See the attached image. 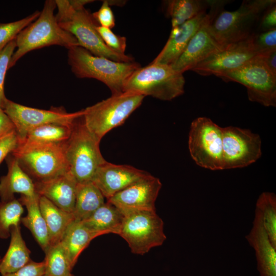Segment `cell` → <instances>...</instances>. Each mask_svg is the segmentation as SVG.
Masks as SVG:
<instances>
[{
    "label": "cell",
    "instance_id": "obj_33",
    "mask_svg": "<svg viewBox=\"0 0 276 276\" xmlns=\"http://www.w3.org/2000/svg\"><path fill=\"white\" fill-rule=\"evenodd\" d=\"M40 12L36 11L27 17L20 20L8 22H0V52L24 28L35 20Z\"/></svg>",
    "mask_w": 276,
    "mask_h": 276
},
{
    "label": "cell",
    "instance_id": "obj_37",
    "mask_svg": "<svg viewBox=\"0 0 276 276\" xmlns=\"http://www.w3.org/2000/svg\"><path fill=\"white\" fill-rule=\"evenodd\" d=\"M93 17L100 24V26L111 29L115 26L113 13L107 1H103L100 9L92 14Z\"/></svg>",
    "mask_w": 276,
    "mask_h": 276
},
{
    "label": "cell",
    "instance_id": "obj_28",
    "mask_svg": "<svg viewBox=\"0 0 276 276\" xmlns=\"http://www.w3.org/2000/svg\"><path fill=\"white\" fill-rule=\"evenodd\" d=\"M75 123L71 125L50 123L38 126L28 132L18 147L65 142L70 138Z\"/></svg>",
    "mask_w": 276,
    "mask_h": 276
},
{
    "label": "cell",
    "instance_id": "obj_45",
    "mask_svg": "<svg viewBox=\"0 0 276 276\" xmlns=\"http://www.w3.org/2000/svg\"><path fill=\"white\" fill-rule=\"evenodd\" d=\"M1 258H0V262H1Z\"/></svg>",
    "mask_w": 276,
    "mask_h": 276
},
{
    "label": "cell",
    "instance_id": "obj_16",
    "mask_svg": "<svg viewBox=\"0 0 276 276\" xmlns=\"http://www.w3.org/2000/svg\"><path fill=\"white\" fill-rule=\"evenodd\" d=\"M162 186L158 178L149 174L117 193L107 201L122 213L134 210L155 211V203Z\"/></svg>",
    "mask_w": 276,
    "mask_h": 276
},
{
    "label": "cell",
    "instance_id": "obj_7",
    "mask_svg": "<svg viewBox=\"0 0 276 276\" xmlns=\"http://www.w3.org/2000/svg\"><path fill=\"white\" fill-rule=\"evenodd\" d=\"M144 96L131 92L110 97L82 109V121L99 140L122 125L142 104Z\"/></svg>",
    "mask_w": 276,
    "mask_h": 276
},
{
    "label": "cell",
    "instance_id": "obj_39",
    "mask_svg": "<svg viewBox=\"0 0 276 276\" xmlns=\"http://www.w3.org/2000/svg\"><path fill=\"white\" fill-rule=\"evenodd\" d=\"M274 29H276V3L263 13L255 32H266Z\"/></svg>",
    "mask_w": 276,
    "mask_h": 276
},
{
    "label": "cell",
    "instance_id": "obj_3",
    "mask_svg": "<svg viewBox=\"0 0 276 276\" xmlns=\"http://www.w3.org/2000/svg\"><path fill=\"white\" fill-rule=\"evenodd\" d=\"M275 0H245L236 10H221L209 24L210 32L221 45L245 40L255 32L264 11Z\"/></svg>",
    "mask_w": 276,
    "mask_h": 276
},
{
    "label": "cell",
    "instance_id": "obj_38",
    "mask_svg": "<svg viewBox=\"0 0 276 276\" xmlns=\"http://www.w3.org/2000/svg\"><path fill=\"white\" fill-rule=\"evenodd\" d=\"M45 264L44 261L37 262L31 259L17 271L2 274V276H44Z\"/></svg>",
    "mask_w": 276,
    "mask_h": 276
},
{
    "label": "cell",
    "instance_id": "obj_44",
    "mask_svg": "<svg viewBox=\"0 0 276 276\" xmlns=\"http://www.w3.org/2000/svg\"><path fill=\"white\" fill-rule=\"evenodd\" d=\"M107 2L109 6L115 5L117 6H122L126 3L125 1L110 0L107 1Z\"/></svg>",
    "mask_w": 276,
    "mask_h": 276
},
{
    "label": "cell",
    "instance_id": "obj_10",
    "mask_svg": "<svg viewBox=\"0 0 276 276\" xmlns=\"http://www.w3.org/2000/svg\"><path fill=\"white\" fill-rule=\"evenodd\" d=\"M225 82H236L245 86L248 99L266 107L276 105V76L259 55L238 68L217 75Z\"/></svg>",
    "mask_w": 276,
    "mask_h": 276
},
{
    "label": "cell",
    "instance_id": "obj_18",
    "mask_svg": "<svg viewBox=\"0 0 276 276\" xmlns=\"http://www.w3.org/2000/svg\"><path fill=\"white\" fill-rule=\"evenodd\" d=\"M220 10H218L198 30L181 55L175 62L170 65L174 70L182 74L187 71L192 70L211 55L221 50L225 47L220 45L215 40L209 28L210 21Z\"/></svg>",
    "mask_w": 276,
    "mask_h": 276
},
{
    "label": "cell",
    "instance_id": "obj_34",
    "mask_svg": "<svg viewBox=\"0 0 276 276\" xmlns=\"http://www.w3.org/2000/svg\"><path fill=\"white\" fill-rule=\"evenodd\" d=\"M250 39L254 50L259 55L276 50V29L255 32Z\"/></svg>",
    "mask_w": 276,
    "mask_h": 276
},
{
    "label": "cell",
    "instance_id": "obj_41",
    "mask_svg": "<svg viewBox=\"0 0 276 276\" xmlns=\"http://www.w3.org/2000/svg\"><path fill=\"white\" fill-rule=\"evenodd\" d=\"M14 131L15 128L13 123L0 107V139Z\"/></svg>",
    "mask_w": 276,
    "mask_h": 276
},
{
    "label": "cell",
    "instance_id": "obj_8",
    "mask_svg": "<svg viewBox=\"0 0 276 276\" xmlns=\"http://www.w3.org/2000/svg\"><path fill=\"white\" fill-rule=\"evenodd\" d=\"M65 142L17 147L11 154L34 182L44 181L68 172Z\"/></svg>",
    "mask_w": 276,
    "mask_h": 276
},
{
    "label": "cell",
    "instance_id": "obj_25",
    "mask_svg": "<svg viewBox=\"0 0 276 276\" xmlns=\"http://www.w3.org/2000/svg\"><path fill=\"white\" fill-rule=\"evenodd\" d=\"M10 237L8 250L0 262L2 275L17 271L31 260V251L22 238L20 225L11 227Z\"/></svg>",
    "mask_w": 276,
    "mask_h": 276
},
{
    "label": "cell",
    "instance_id": "obj_42",
    "mask_svg": "<svg viewBox=\"0 0 276 276\" xmlns=\"http://www.w3.org/2000/svg\"><path fill=\"white\" fill-rule=\"evenodd\" d=\"M271 72L276 76V50L259 55Z\"/></svg>",
    "mask_w": 276,
    "mask_h": 276
},
{
    "label": "cell",
    "instance_id": "obj_27",
    "mask_svg": "<svg viewBox=\"0 0 276 276\" xmlns=\"http://www.w3.org/2000/svg\"><path fill=\"white\" fill-rule=\"evenodd\" d=\"M105 197L93 182L77 183L74 209L75 220L83 221L87 219L105 203Z\"/></svg>",
    "mask_w": 276,
    "mask_h": 276
},
{
    "label": "cell",
    "instance_id": "obj_2",
    "mask_svg": "<svg viewBox=\"0 0 276 276\" xmlns=\"http://www.w3.org/2000/svg\"><path fill=\"white\" fill-rule=\"evenodd\" d=\"M55 1L47 0L38 18L17 35L16 48L11 58L8 70L26 54L34 50L58 45L67 49L79 45L76 38L59 25L54 14Z\"/></svg>",
    "mask_w": 276,
    "mask_h": 276
},
{
    "label": "cell",
    "instance_id": "obj_22",
    "mask_svg": "<svg viewBox=\"0 0 276 276\" xmlns=\"http://www.w3.org/2000/svg\"><path fill=\"white\" fill-rule=\"evenodd\" d=\"M39 203L48 227L50 246L60 242L67 227L75 220L73 213L62 210L43 196H39Z\"/></svg>",
    "mask_w": 276,
    "mask_h": 276
},
{
    "label": "cell",
    "instance_id": "obj_15",
    "mask_svg": "<svg viewBox=\"0 0 276 276\" xmlns=\"http://www.w3.org/2000/svg\"><path fill=\"white\" fill-rule=\"evenodd\" d=\"M259 55L252 47L250 37L243 41L226 45L198 63L191 71L207 76L235 70Z\"/></svg>",
    "mask_w": 276,
    "mask_h": 276
},
{
    "label": "cell",
    "instance_id": "obj_24",
    "mask_svg": "<svg viewBox=\"0 0 276 276\" xmlns=\"http://www.w3.org/2000/svg\"><path fill=\"white\" fill-rule=\"evenodd\" d=\"M124 215L115 205L107 201L87 219L81 221L89 229L101 235L112 233L119 235Z\"/></svg>",
    "mask_w": 276,
    "mask_h": 276
},
{
    "label": "cell",
    "instance_id": "obj_23",
    "mask_svg": "<svg viewBox=\"0 0 276 276\" xmlns=\"http://www.w3.org/2000/svg\"><path fill=\"white\" fill-rule=\"evenodd\" d=\"M18 200L26 206L28 212L27 215L21 218L20 222L30 231L45 252L50 246V239L48 227L39 206V196L28 197L21 195Z\"/></svg>",
    "mask_w": 276,
    "mask_h": 276
},
{
    "label": "cell",
    "instance_id": "obj_14",
    "mask_svg": "<svg viewBox=\"0 0 276 276\" xmlns=\"http://www.w3.org/2000/svg\"><path fill=\"white\" fill-rule=\"evenodd\" d=\"M224 5L223 1H212L208 13L204 11L182 24L172 28L166 44L152 62L172 64L181 55L198 30Z\"/></svg>",
    "mask_w": 276,
    "mask_h": 276
},
{
    "label": "cell",
    "instance_id": "obj_5",
    "mask_svg": "<svg viewBox=\"0 0 276 276\" xmlns=\"http://www.w3.org/2000/svg\"><path fill=\"white\" fill-rule=\"evenodd\" d=\"M100 143L87 129L82 117L78 119L64 143L68 172L77 183L92 182L98 168L106 161L100 151Z\"/></svg>",
    "mask_w": 276,
    "mask_h": 276
},
{
    "label": "cell",
    "instance_id": "obj_12",
    "mask_svg": "<svg viewBox=\"0 0 276 276\" xmlns=\"http://www.w3.org/2000/svg\"><path fill=\"white\" fill-rule=\"evenodd\" d=\"M13 123L19 144L30 130L50 123L73 125L82 116V110L70 113L60 107L49 110L26 106L7 99L3 108Z\"/></svg>",
    "mask_w": 276,
    "mask_h": 276
},
{
    "label": "cell",
    "instance_id": "obj_21",
    "mask_svg": "<svg viewBox=\"0 0 276 276\" xmlns=\"http://www.w3.org/2000/svg\"><path fill=\"white\" fill-rule=\"evenodd\" d=\"M6 160L8 173L0 178L1 201L15 199V193L28 197L36 196L33 181L22 169L16 158L11 153L7 156Z\"/></svg>",
    "mask_w": 276,
    "mask_h": 276
},
{
    "label": "cell",
    "instance_id": "obj_31",
    "mask_svg": "<svg viewBox=\"0 0 276 276\" xmlns=\"http://www.w3.org/2000/svg\"><path fill=\"white\" fill-rule=\"evenodd\" d=\"M261 216L263 225L273 245L276 248V196L272 192H263L259 197L256 208Z\"/></svg>",
    "mask_w": 276,
    "mask_h": 276
},
{
    "label": "cell",
    "instance_id": "obj_30",
    "mask_svg": "<svg viewBox=\"0 0 276 276\" xmlns=\"http://www.w3.org/2000/svg\"><path fill=\"white\" fill-rule=\"evenodd\" d=\"M44 276H72L73 266L61 242L51 245L44 252Z\"/></svg>",
    "mask_w": 276,
    "mask_h": 276
},
{
    "label": "cell",
    "instance_id": "obj_17",
    "mask_svg": "<svg viewBox=\"0 0 276 276\" xmlns=\"http://www.w3.org/2000/svg\"><path fill=\"white\" fill-rule=\"evenodd\" d=\"M149 174L131 166L116 165L106 161L97 170L92 182L108 200Z\"/></svg>",
    "mask_w": 276,
    "mask_h": 276
},
{
    "label": "cell",
    "instance_id": "obj_4",
    "mask_svg": "<svg viewBox=\"0 0 276 276\" xmlns=\"http://www.w3.org/2000/svg\"><path fill=\"white\" fill-rule=\"evenodd\" d=\"M55 2L58 9L55 16L59 25L76 38L79 46L93 55L113 61H134L131 56L118 53L105 44L96 30L92 14L85 8L75 10L67 0H56Z\"/></svg>",
    "mask_w": 276,
    "mask_h": 276
},
{
    "label": "cell",
    "instance_id": "obj_36",
    "mask_svg": "<svg viewBox=\"0 0 276 276\" xmlns=\"http://www.w3.org/2000/svg\"><path fill=\"white\" fill-rule=\"evenodd\" d=\"M99 33L105 44L112 51L121 54H125L126 38L114 34L110 29L100 26H96Z\"/></svg>",
    "mask_w": 276,
    "mask_h": 276
},
{
    "label": "cell",
    "instance_id": "obj_29",
    "mask_svg": "<svg viewBox=\"0 0 276 276\" xmlns=\"http://www.w3.org/2000/svg\"><path fill=\"white\" fill-rule=\"evenodd\" d=\"M164 3L166 14L171 18L174 28L206 11L212 1L169 0Z\"/></svg>",
    "mask_w": 276,
    "mask_h": 276
},
{
    "label": "cell",
    "instance_id": "obj_13",
    "mask_svg": "<svg viewBox=\"0 0 276 276\" xmlns=\"http://www.w3.org/2000/svg\"><path fill=\"white\" fill-rule=\"evenodd\" d=\"M262 155L260 136L237 127L222 128V170L247 167Z\"/></svg>",
    "mask_w": 276,
    "mask_h": 276
},
{
    "label": "cell",
    "instance_id": "obj_46",
    "mask_svg": "<svg viewBox=\"0 0 276 276\" xmlns=\"http://www.w3.org/2000/svg\"><path fill=\"white\" fill-rule=\"evenodd\" d=\"M72 276H74L73 275Z\"/></svg>",
    "mask_w": 276,
    "mask_h": 276
},
{
    "label": "cell",
    "instance_id": "obj_32",
    "mask_svg": "<svg viewBox=\"0 0 276 276\" xmlns=\"http://www.w3.org/2000/svg\"><path fill=\"white\" fill-rule=\"evenodd\" d=\"M23 212L22 205L18 199L0 201V238L7 239L10 236L11 227L19 225Z\"/></svg>",
    "mask_w": 276,
    "mask_h": 276
},
{
    "label": "cell",
    "instance_id": "obj_9",
    "mask_svg": "<svg viewBox=\"0 0 276 276\" xmlns=\"http://www.w3.org/2000/svg\"><path fill=\"white\" fill-rule=\"evenodd\" d=\"M123 214L119 235L127 242L133 254L143 255L166 240L164 222L155 211H129Z\"/></svg>",
    "mask_w": 276,
    "mask_h": 276
},
{
    "label": "cell",
    "instance_id": "obj_20",
    "mask_svg": "<svg viewBox=\"0 0 276 276\" xmlns=\"http://www.w3.org/2000/svg\"><path fill=\"white\" fill-rule=\"evenodd\" d=\"M246 239L255 251L261 276H276V248L271 244L257 209L252 227Z\"/></svg>",
    "mask_w": 276,
    "mask_h": 276
},
{
    "label": "cell",
    "instance_id": "obj_26",
    "mask_svg": "<svg viewBox=\"0 0 276 276\" xmlns=\"http://www.w3.org/2000/svg\"><path fill=\"white\" fill-rule=\"evenodd\" d=\"M101 236L86 227L81 221L74 220L67 227L61 241L73 267L82 251L95 238Z\"/></svg>",
    "mask_w": 276,
    "mask_h": 276
},
{
    "label": "cell",
    "instance_id": "obj_43",
    "mask_svg": "<svg viewBox=\"0 0 276 276\" xmlns=\"http://www.w3.org/2000/svg\"><path fill=\"white\" fill-rule=\"evenodd\" d=\"M71 5L75 10H79L84 8V6L89 3L94 2L91 0H72L69 1Z\"/></svg>",
    "mask_w": 276,
    "mask_h": 276
},
{
    "label": "cell",
    "instance_id": "obj_1",
    "mask_svg": "<svg viewBox=\"0 0 276 276\" xmlns=\"http://www.w3.org/2000/svg\"><path fill=\"white\" fill-rule=\"evenodd\" d=\"M67 61L76 77L102 82L110 90L112 95L124 93L127 80L141 67L134 61L117 62L96 56L79 45L68 49Z\"/></svg>",
    "mask_w": 276,
    "mask_h": 276
},
{
    "label": "cell",
    "instance_id": "obj_6",
    "mask_svg": "<svg viewBox=\"0 0 276 276\" xmlns=\"http://www.w3.org/2000/svg\"><path fill=\"white\" fill-rule=\"evenodd\" d=\"M183 74L174 70L170 65L151 62L140 67L126 81L124 92L150 96L171 101L184 93Z\"/></svg>",
    "mask_w": 276,
    "mask_h": 276
},
{
    "label": "cell",
    "instance_id": "obj_40",
    "mask_svg": "<svg viewBox=\"0 0 276 276\" xmlns=\"http://www.w3.org/2000/svg\"><path fill=\"white\" fill-rule=\"evenodd\" d=\"M18 145L19 140L16 131L0 139V164Z\"/></svg>",
    "mask_w": 276,
    "mask_h": 276
},
{
    "label": "cell",
    "instance_id": "obj_35",
    "mask_svg": "<svg viewBox=\"0 0 276 276\" xmlns=\"http://www.w3.org/2000/svg\"><path fill=\"white\" fill-rule=\"evenodd\" d=\"M16 48V40L14 39L0 52V107L3 109L8 99L6 97L4 92L6 74L8 70L11 58Z\"/></svg>",
    "mask_w": 276,
    "mask_h": 276
},
{
    "label": "cell",
    "instance_id": "obj_19",
    "mask_svg": "<svg viewBox=\"0 0 276 276\" xmlns=\"http://www.w3.org/2000/svg\"><path fill=\"white\" fill-rule=\"evenodd\" d=\"M34 183L37 195L46 198L62 210L73 213L77 182L69 172L51 179Z\"/></svg>",
    "mask_w": 276,
    "mask_h": 276
},
{
    "label": "cell",
    "instance_id": "obj_11",
    "mask_svg": "<svg viewBox=\"0 0 276 276\" xmlns=\"http://www.w3.org/2000/svg\"><path fill=\"white\" fill-rule=\"evenodd\" d=\"M188 146L197 165L211 170H222V128L210 119L199 117L192 122Z\"/></svg>",
    "mask_w": 276,
    "mask_h": 276
}]
</instances>
